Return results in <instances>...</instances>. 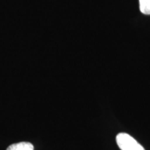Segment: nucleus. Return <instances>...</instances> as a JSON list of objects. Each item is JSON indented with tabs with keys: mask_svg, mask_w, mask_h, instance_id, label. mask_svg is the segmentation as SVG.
<instances>
[{
	"mask_svg": "<svg viewBox=\"0 0 150 150\" xmlns=\"http://www.w3.org/2000/svg\"><path fill=\"white\" fill-rule=\"evenodd\" d=\"M34 147L31 143L27 142H21L13 144L7 148L6 150H33Z\"/></svg>",
	"mask_w": 150,
	"mask_h": 150,
	"instance_id": "f03ea898",
	"label": "nucleus"
},
{
	"mask_svg": "<svg viewBox=\"0 0 150 150\" xmlns=\"http://www.w3.org/2000/svg\"><path fill=\"white\" fill-rule=\"evenodd\" d=\"M116 142L121 150H145L135 138L126 133L118 134Z\"/></svg>",
	"mask_w": 150,
	"mask_h": 150,
	"instance_id": "f257e3e1",
	"label": "nucleus"
},
{
	"mask_svg": "<svg viewBox=\"0 0 150 150\" xmlns=\"http://www.w3.org/2000/svg\"><path fill=\"white\" fill-rule=\"evenodd\" d=\"M139 4L142 13L150 15V0H139Z\"/></svg>",
	"mask_w": 150,
	"mask_h": 150,
	"instance_id": "7ed1b4c3",
	"label": "nucleus"
}]
</instances>
